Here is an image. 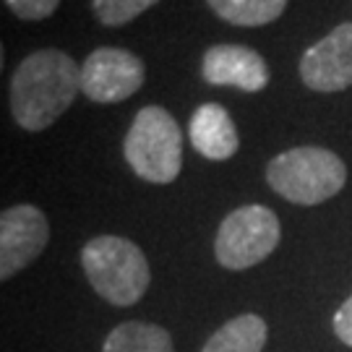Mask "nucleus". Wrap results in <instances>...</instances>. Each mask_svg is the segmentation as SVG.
Returning <instances> with one entry per match:
<instances>
[{
	"mask_svg": "<svg viewBox=\"0 0 352 352\" xmlns=\"http://www.w3.org/2000/svg\"><path fill=\"white\" fill-rule=\"evenodd\" d=\"M81 91V68L63 50L24 58L11 78V113L26 131L52 126Z\"/></svg>",
	"mask_w": 352,
	"mask_h": 352,
	"instance_id": "nucleus-1",
	"label": "nucleus"
},
{
	"mask_svg": "<svg viewBox=\"0 0 352 352\" xmlns=\"http://www.w3.org/2000/svg\"><path fill=\"white\" fill-rule=\"evenodd\" d=\"M81 266L94 292L113 305H133L149 287V264L136 243L118 235H100L81 251Z\"/></svg>",
	"mask_w": 352,
	"mask_h": 352,
	"instance_id": "nucleus-2",
	"label": "nucleus"
},
{
	"mask_svg": "<svg viewBox=\"0 0 352 352\" xmlns=\"http://www.w3.org/2000/svg\"><path fill=\"white\" fill-rule=\"evenodd\" d=\"M266 180L282 199L300 206H316L344 188L347 167L334 151L298 146L277 154L266 167Z\"/></svg>",
	"mask_w": 352,
	"mask_h": 352,
	"instance_id": "nucleus-3",
	"label": "nucleus"
},
{
	"mask_svg": "<svg viewBox=\"0 0 352 352\" xmlns=\"http://www.w3.org/2000/svg\"><path fill=\"white\" fill-rule=\"evenodd\" d=\"M123 151L139 177L160 186L173 183L183 167V136L177 120L164 107H144L128 128Z\"/></svg>",
	"mask_w": 352,
	"mask_h": 352,
	"instance_id": "nucleus-4",
	"label": "nucleus"
},
{
	"mask_svg": "<svg viewBox=\"0 0 352 352\" xmlns=\"http://www.w3.org/2000/svg\"><path fill=\"white\" fill-rule=\"evenodd\" d=\"M277 214L266 206L251 204V206H240L232 214H227L217 232L214 253H217V261L225 269L243 272V269H251L258 261H264L266 256L277 248Z\"/></svg>",
	"mask_w": 352,
	"mask_h": 352,
	"instance_id": "nucleus-5",
	"label": "nucleus"
},
{
	"mask_svg": "<svg viewBox=\"0 0 352 352\" xmlns=\"http://www.w3.org/2000/svg\"><path fill=\"white\" fill-rule=\"evenodd\" d=\"M144 84V63L120 47H100L81 65V91L91 102H123Z\"/></svg>",
	"mask_w": 352,
	"mask_h": 352,
	"instance_id": "nucleus-6",
	"label": "nucleus"
},
{
	"mask_svg": "<svg viewBox=\"0 0 352 352\" xmlns=\"http://www.w3.org/2000/svg\"><path fill=\"white\" fill-rule=\"evenodd\" d=\"M50 240L47 217L32 204L11 206L0 217V277L11 279L45 251Z\"/></svg>",
	"mask_w": 352,
	"mask_h": 352,
	"instance_id": "nucleus-7",
	"label": "nucleus"
},
{
	"mask_svg": "<svg viewBox=\"0 0 352 352\" xmlns=\"http://www.w3.org/2000/svg\"><path fill=\"white\" fill-rule=\"evenodd\" d=\"M300 76L316 91H342L352 87V21L337 26L302 55Z\"/></svg>",
	"mask_w": 352,
	"mask_h": 352,
	"instance_id": "nucleus-8",
	"label": "nucleus"
},
{
	"mask_svg": "<svg viewBox=\"0 0 352 352\" xmlns=\"http://www.w3.org/2000/svg\"><path fill=\"white\" fill-rule=\"evenodd\" d=\"M204 78L214 87H238L256 94L269 84V68L264 58L243 45H214L201 63Z\"/></svg>",
	"mask_w": 352,
	"mask_h": 352,
	"instance_id": "nucleus-9",
	"label": "nucleus"
},
{
	"mask_svg": "<svg viewBox=\"0 0 352 352\" xmlns=\"http://www.w3.org/2000/svg\"><path fill=\"white\" fill-rule=\"evenodd\" d=\"M190 144L206 160L222 162L238 151V131L222 104L206 102L190 118Z\"/></svg>",
	"mask_w": 352,
	"mask_h": 352,
	"instance_id": "nucleus-10",
	"label": "nucleus"
},
{
	"mask_svg": "<svg viewBox=\"0 0 352 352\" xmlns=\"http://www.w3.org/2000/svg\"><path fill=\"white\" fill-rule=\"evenodd\" d=\"M266 344V324L261 316H238L217 329L201 352H261Z\"/></svg>",
	"mask_w": 352,
	"mask_h": 352,
	"instance_id": "nucleus-11",
	"label": "nucleus"
},
{
	"mask_svg": "<svg viewBox=\"0 0 352 352\" xmlns=\"http://www.w3.org/2000/svg\"><path fill=\"white\" fill-rule=\"evenodd\" d=\"M102 352H173V337L162 327L126 321L107 334Z\"/></svg>",
	"mask_w": 352,
	"mask_h": 352,
	"instance_id": "nucleus-12",
	"label": "nucleus"
},
{
	"mask_svg": "<svg viewBox=\"0 0 352 352\" xmlns=\"http://www.w3.org/2000/svg\"><path fill=\"white\" fill-rule=\"evenodd\" d=\"M212 11L235 26H264L282 16L287 0H206Z\"/></svg>",
	"mask_w": 352,
	"mask_h": 352,
	"instance_id": "nucleus-13",
	"label": "nucleus"
},
{
	"mask_svg": "<svg viewBox=\"0 0 352 352\" xmlns=\"http://www.w3.org/2000/svg\"><path fill=\"white\" fill-rule=\"evenodd\" d=\"M160 0H94V13L104 26H123Z\"/></svg>",
	"mask_w": 352,
	"mask_h": 352,
	"instance_id": "nucleus-14",
	"label": "nucleus"
},
{
	"mask_svg": "<svg viewBox=\"0 0 352 352\" xmlns=\"http://www.w3.org/2000/svg\"><path fill=\"white\" fill-rule=\"evenodd\" d=\"M6 6L24 21H39L58 11L60 0H6Z\"/></svg>",
	"mask_w": 352,
	"mask_h": 352,
	"instance_id": "nucleus-15",
	"label": "nucleus"
},
{
	"mask_svg": "<svg viewBox=\"0 0 352 352\" xmlns=\"http://www.w3.org/2000/svg\"><path fill=\"white\" fill-rule=\"evenodd\" d=\"M334 334L340 337L344 344L352 347V295L344 300L340 311L334 314Z\"/></svg>",
	"mask_w": 352,
	"mask_h": 352,
	"instance_id": "nucleus-16",
	"label": "nucleus"
}]
</instances>
